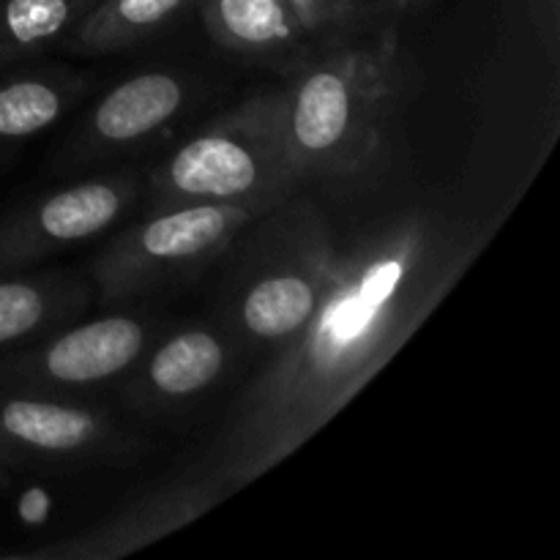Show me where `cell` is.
<instances>
[{
  "label": "cell",
  "mask_w": 560,
  "mask_h": 560,
  "mask_svg": "<svg viewBox=\"0 0 560 560\" xmlns=\"http://www.w3.org/2000/svg\"><path fill=\"white\" fill-rule=\"evenodd\" d=\"M465 262L430 213H399L342 246L315 315L273 350L224 421L213 474L238 490L299 452L413 337Z\"/></svg>",
  "instance_id": "1"
},
{
  "label": "cell",
  "mask_w": 560,
  "mask_h": 560,
  "mask_svg": "<svg viewBox=\"0 0 560 560\" xmlns=\"http://www.w3.org/2000/svg\"><path fill=\"white\" fill-rule=\"evenodd\" d=\"M284 77V148L301 184L359 180L386 164L413 85L392 25L326 44Z\"/></svg>",
  "instance_id": "2"
},
{
  "label": "cell",
  "mask_w": 560,
  "mask_h": 560,
  "mask_svg": "<svg viewBox=\"0 0 560 560\" xmlns=\"http://www.w3.org/2000/svg\"><path fill=\"white\" fill-rule=\"evenodd\" d=\"M224 255L219 326L238 348L273 353L315 315L342 244L320 206L293 195L255 219Z\"/></svg>",
  "instance_id": "3"
},
{
  "label": "cell",
  "mask_w": 560,
  "mask_h": 560,
  "mask_svg": "<svg viewBox=\"0 0 560 560\" xmlns=\"http://www.w3.org/2000/svg\"><path fill=\"white\" fill-rule=\"evenodd\" d=\"M277 93H257L180 142L148 178L156 206L173 202H260L299 195Z\"/></svg>",
  "instance_id": "4"
},
{
  "label": "cell",
  "mask_w": 560,
  "mask_h": 560,
  "mask_svg": "<svg viewBox=\"0 0 560 560\" xmlns=\"http://www.w3.org/2000/svg\"><path fill=\"white\" fill-rule=\"evenodd\" d=\"M273 206L260 202H173L120 228L93 260L104 304H129L191 279L235 244Z\"/></svg>",
  "instance_id": "5"
},
{
  "label": "cell",
  "mask_w": 560,
  "mask_h": 560,
  "mask_svg": "<svg viewBox=\"0 0 560 560\" xmlns=\"http://www.w3.org/2000/svg\"><path fill=\"white\" fill-rule=\"evenodd\" d=\"M156 337V320L137 312L63 323L33 342L0 353V392L74 397L113 386L135 370Z\"/></svg>",
  "instance_id": "6"
},
{
  "label": "cell",
  "mask_w": 560,
  "mask_h": 560,
  "mask_svg": "<svg viewBox=\"0 0 560 560\" xmlns=\"http://www.w3.org/2000/svg\"><path fill=\"white\" fill-rule=\"evenodd\" d=\"M142 195L137 173H104L27 197L0 213V273L44 266L55 255L118 230Z\"/></svg>",
  "instance_id": "7"
},
{
  "label": "cell",
  "mask_w": 560,
  "mask_h": 560,
  "mask_svg": "<svg viewBox=\"0 0 560 560\" xmlns=\"http://www.w3.org/2000/svg\"><path fill=\"white\" fill-rule=\"evenodd\" d=\"M135 438L113 416L74 397L0 392V468L80 470L126 463Z\"/></svg>",
  "instance_id": "8"
},
{
  "label": "cell",
  "mask_w": 560,
  "mask_h": 560,
  "mask_svg": "<svg viewBox=\"0 0 560 560\" xmlns=\"http://www.w3.org/2000/svg\"><path fill=\"white\" fill-rule=\"evenodd\" d=\"M235 339L222 326L195 323L153 339L135 370L124 377V394L137 410H170L211 392L235 361Z\"/></svg>",
  "instance_id": "9"
},
{
  "label": "cell",
  "mask_w": 560,
  "mask_h": 560,
  "mask_svg": "<svg viewBox=\"0 0 560 560\" xmlns=\"http://www.w3.org/2000/svg\"><path fill=\"white\" fill-rule=\"evenodd\" d=\"M228 492L233 490L211 468L186 474L180 479H173L170 485H164L162 490L135 501L126 512H120L109 523L98 525V528L88 530L82 536H74L66 545L44 547V550L31 552V556L88 560H113L129 556V552L140 550V547L151 545V541L189 525L191 520H197L208 509L217 506Z\"/></svg>",
  "instance_id": "10"
},
{
  "label": "cell",
  "mask_w": 560,
  "mask_h": 560,
  "mask_svg": "<svg viewBox=\"0 0 560 560\" xmlns=\"http://www.w3.org/2000/svg\"><path fill=\"white\" fill-rule=\"evenodd\" d=\"M189 104V80L178 71H142L118 82L88 113L82 151L91 159L129 151L167 129Z\"/></svg>",
  "instance_id": "11"
},
{
  "label": "cell",
  "mask_w": 560,
  "mask_h": 560,
  "mask_svg": "<svg viewBox=\"0 0 560 560\" xmlns=\"http://www.w3.org/2000/svg\"><path fill=\"white\" fill-rule=\"evenodd\" d=\"M208 36L228 52L290 74L320 44L288 0H197Z\"/></svg>",
  "instance_id": "12"
},
{
  "label": "cell",
  "mask_w": 560,
  "mask_h": 560,
  "mask_svg": "<svg viewBox=\"0 0 560 560\" xmlns=\"http://www.w3.org/2000/svg\"><path fill=\"white\" fill-rule=\"evenodd\" d=\"M85 91V77L47 58L0 66V170L60 124Z\"/></svg>",
  "instance_id": "13"
},
{
  "label": "cell",
  "mask_w": 560,
  "mask_h": 560,
  "mask_svg": "<svg viewBox=\"0 0 560 560\" xmlns=\"http://www.w3.org/2000/svg\"><path fill=\"white\" fill-rule=\"evenodd\" d=\"M85 306L88 284L74 273H0V353L71 323Z\"/></svg>",
  "instance_id": "14"
},
{
  "label": "cell",
  "mask_w": 560,
  "mask_h": 560,
  "mask_svg": "<svg viewBox=\"0 0 560 560\" xmlns=\"http://www.w3.org/2000/svg\"><path fill=\"white\" fill-rule=\"evenodd\" d=\"M98 0H0V66L66 47Z\"/></svg>",
  "instance_id": "15"
},
{
  "label": "cell",
  "mask_w": 560,
  "mask_h": 560,
  "mask_svg": "<svg viewBox=\"0 0 560 560\" xmlns=\"http://www.w3.org/2000/svg\"><path fill=\"white\" fill-rule=\"evenodd\" d=\"M195 3L197 0H98L66 47L88 58L115 55L153 38Z\"/></svg>",
  "instance_id": "16"
},
{
  "label": "cell",
  "mask_w": 560,
  "mask_h": 560,
  "mask_svg": "<svg viewBox=\"0 0 560 560\" xmlns=\"http://www.w3.org/2000/svg\"><path fill=\"white\" fill-rule=\"evenodd\" d=\"M320 47L386 25L388 0H288Z\"/></svg>",
  "instance_id": "17"
},
{
  "label": "cell",
  "mask_w": 560,
  "mask_h": 560,
  "mask_svg": "<svg viewBox=\"0 0 560 560\" xmlns=\"http://www.w3.org/2000/svg\"><path fill=\"white\" fill-rule=\"evenodd\" d=\"M11 479H14V474H9V470H3V468H0V492H5V490H9Z\"/></svg>",
  "instance_id": "18"
}]
</instances>
